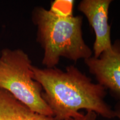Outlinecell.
<instances>
[{"label": "cell", "instance_id": "cell-1", "mask_svg": "<svg viewBox=\"0 0 120 120\" xmlns=\"http://www.w3.org/2000/svg\"><path fill=\"white\" fill-rule=\"evenodd\" d=\"M34 79L42 88V97L53 113V120L76 116L81 109L94 112L107 119L116 117L115 111L105 101L106 89L73 65L65 71L40 68L32 65Z\"/></svg>", "mask_w": 120, "mask_h": 120}, {"label": "cell", "instance_id": "cell-2", "mask_svg": "<svg viewBox=\"0 0 120 120\" xmlns=\"http://www.w3.org/2000/svg\"><path fill=\"white\" fill-rule=\"evenodd\" d=\"M72 1H56L49 10L37 7L32 21L37 27V40L44 51L42 63L53 68L61 57L76 62L92 56L82 34L83 17L73 15Z\"/></svg>", "mask_w": 120, "mask_h": 120}, {"label": "cell", "instance_id": "cell-3", "mask_svg": "<svg viewBox=\"0 0 120 120\" xmlns=\"http://www.w3.org/2000/svg\"><path fill=\"white\" fill-rule=\"evenodd\" d=\"M32 62L20 49H4L0 54V88L33 112L53 117L42 97V88L34 79Z\"/></svg>", "mask_w": 120, "mask_h": 120}, {"label": "cell", "instance_id": "cell-4", "mask_svg": "<svg viewBox=\"0 0 120 120\" xmlns=\"http://www.w3.org/2000/svg\"><path fill=\"white\" fill-rule=\"evenodd\" d=\"M85 63L97 83L109 90L120 102V40H116L98 57L92 56Z\"/></svg>", "mask_w": 120, "mask_h": 120}, {"label": "cell", "instance_id": "cell-5", "mask_svg": "<svg viewBox=\"0 0 120 120\" xmlns=\"http://www.w3.org/2000/svg\"><path fill=\"white\" fill-rule=\"evenodd\" d=\"M111 0H82L78 9L85 15L94 30L96 38L94 49L95 58L112 47L111 25L109 23V10Z\"/></svg>", "mask_w": 120, "mask_h": 120}, {"label": "cell", "instance_id": "cell-6", "mask_svg": "<svg viewBox=\"0 0 120 120\" xmlns=\"http://www.w3.org/2000/svg\"><path fill=\"white\" fill-rule=\"evenodd\" d=\"M114 111H115L116 117H117L120 120V102L116 105V107H115V109Z\"/></svg>", "mask_w": 120, "mask_h": 120}, {"label": "cell", "instance_id": "cell-7", "mask_svg": "<svg viewBox=\"0 0 120 120\" xmlns=\"http://www.w3.org/2000/svg\"><path fill=\"white\" fill-rule=\"evenodd\" d=\"M0 54H1V51H0Z\"/></svg>", "mask_w": 120, "mask_h": 120}]
</instances>
